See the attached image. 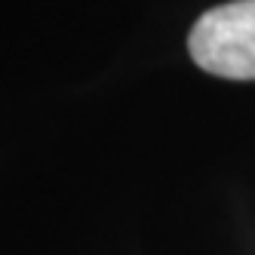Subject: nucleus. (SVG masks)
<instances>
[{
  "mask_svg": "<svg viewBox=\"0 0 255 255\" xmlns=\"http://www.w3.org/2000/svg\"><path fill=\"white\" fill-rule=\"evenodd\" d=\"M191 59L225 80H255V0L206 9L188 34Z\"/></svg>",
  "mask_w": 255,
  "mask_h": 255,
  "instance_id": "1",
  "label": "nucleus"
}]
</instances>
